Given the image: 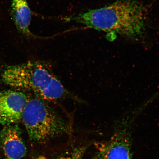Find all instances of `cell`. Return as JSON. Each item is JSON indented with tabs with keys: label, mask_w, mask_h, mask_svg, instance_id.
<instances>
[{
	"label": "cell",
	"mask_w": 159,
	"mask_h": 159,
	"mask_svg": "<svg viewBox=\"0 0 159 159\" xmlns=\"http://www.w3.org/2000/svg\"><path fill=\"white\" fill-rule=\"evenodd\" d=\"M2 81L9 86L30 91L47 102L68 95V91L47 63L39 61L11 65L3 70Z\"/></svg>",
	"instance_id": "7a4b0ae2"
},
{
	"label": "cell",
	"mask_w": 159,
	"mask_h": 159,
	"mask_svg": "<svg viewBox=\"0 0 159 159\" xmlns=\"http://www.w3.org/2000/svg\"><path fill=\"white\" fill-rule=\"evenodd\" d=\"M12 18L20 33L27 37L32 36L29 26L31 19V12L27 0H12Z\"/></svg>",
	"instance_id": "52a82bcc"
},
{
	"label": "cell",
	"mask_w": 159,
	"mask_h": 159,
	"mask_svg": "<svg viewBox=\"0 0 159 159\" xmlns=\"http://www.w3.org/2000/svg\"><path fill=\"white\" fill-rule=\"evenodd\" d=\"M32 159H47L46 157L42 154H38L34 156Z\"/></svg>",
	"instance_id": "9c48e42d"
},
{
	"label": "cell",
	"mask_w": 159,
	"mask_h": 159,
	"mask_svg": "<svg viewBox=\"0 0 159 159\" xmlns=\"http://www.w3.org/2000/svg\"><path fill=\"white\" fill-rule=\"evenodd\" d=\"M136 118L128 112L116 121L110 139L95 143L96 152L90 159H132L131 128Z\"/></svg>",
	"instance_id": "277c9868"
},
{
	"label": "cell",
	"mask_w": 159,
	"mask_h": 159,
	"mask_svg": "<svg viewBox=\"0 0 159 159\" xmlns=\"http://www.w3.org/2000/svg\"><path fill=\"white\" fill-rule=\"evenodd\" d=\"M87 147L85 145L71 147L60 154L56 159H83Z\"/></svg>",
	"instance_id": "ba28073f"
},
{
	"label": "cell",
	"mask_w": 159,
	"mask_h": 159,
	"mask_svg": "<svg viewBox=\"0 0 159 159\" xmlns=\"http://www.w3.org/2000/svg\"><path fill=\"white\" fill-rule=\"evenodd\" d=\"M29 98L20 91L6 90L0 92V124H17L22 117Z\"/></svg>",
	"instance_id": "5b68a950"
},
{
	"label": "cell",
	"mask_w": 159,
	"mask_h": 159,
	"mask_svg": "<svg viewBox=\"0 0 159 159\" xmlns=\"http://www.w3.org/2000/svg\"><path fill=\"white\" fill-rule=\"evenodd\" d=\"M0 146L6 159H22L25 156L27 148L18 125L4 126L0 132Z\"/></svg>",
	"instance_id": "8992f818"
},
{
	"label": "cell",
	"mask_w": 159,
	"mask_h": 159,
	"mask_svg": "<svg viewBox=\"0 0 159 159\" xmlns=\"http://www.w3.org/2000/svg\"><path fill=\"white\" fill-rule=\"evenodd\" d=\"M146 13L145 6L136 0H119L68 19L89 28L138 41L146 33Z\"/></svg>",
	"instance_id": "6da1fadb"
},
{
	"label": "cell",
	"mask_w": 159,
	"mask_h": 159,
	"mask_svg": "<svg viewBox=\"0 0 159 159\" xmlns=\"http://www.w3.org/2000/svg\"><path fill=\"white\" fill-rule=\"evenodd\" d=\"M21 120L30 139L36 144H45L69 130L66 121L47 101L35 96L29 98Z\"/></svg>",
	"instance_id": "3957f363"
}]
</instances>
